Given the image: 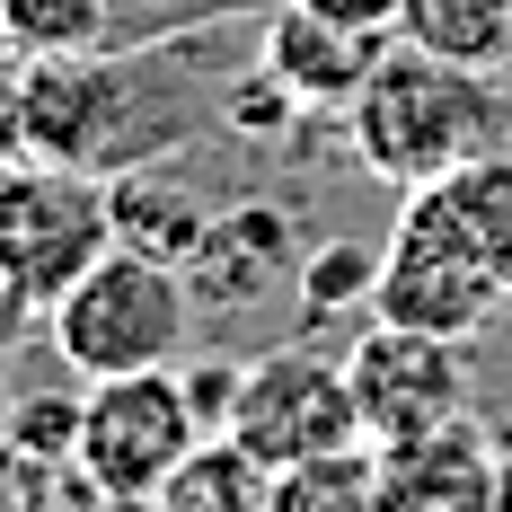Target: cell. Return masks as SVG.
<instances>
[{
	"mask_svg": "<svg viewBox=\"0 0 512 512\" xmlns=\"http://www.w3.org/2000/svg\"><path fill=\"white\" fill-rule=\"evenodd\" d=\"M512 292V151H486L407 186V212L380 248L371 318H407L433 336H477Z\"/></svg>",
	"mask_w": 512,
	"mask_h": 512,
	"instance_id": "obj_1",
	"label": "cell"
},
{
	"mask_svg": "<svg viewBox=\"0 0 512 512\" xmlns=\"http://www.w3.org/2000/svg\"><path fill=\"white\" fill-rule=\"evenodd\" d=\"M345 142L380 186H433L486 151H512V98L495 89V71L442 62L424 45H398L371 62L354 98H345Z\"/></svg>",
	"mask_w": 512,
	"mask_h": 512,
	"instance_id": "obj_2",
	"label": "cell"
},
{
	"mask_svg": "<svg viewBox=\"0 0 512 512\" xmlns=\"http://www.w3.org/2000/svg\"><path fill=\"white\" fill-rule=\"evenodd\" d=\"M45 336L71 380H115V371H159V362L186 354L195 336V292H186V265H159L142 248H115L45 309Z\"/></svg>",
	"mask_w": 512,
	"mask_h": 512,
	"instance_id": "obj_3",
	"label": "cell"
},
{
	"mask_svg": "<svg viewBox=\"0 0 512 512\" xmlns=\"http://www.w3.org/2000/svg\"><path fill=\"white\" fill-rule=\"evenodd\" d=\"M106 248H115L106 177L62 168V159L0 168V301L9 309H53Z\"/></svg>",
	"mask_w": 512,
	"mask_h": 512,
	"instance_id": "obj_4",
	"label": "cell"
},
{
	"mask_svg": "<svg viewBox=\"0 0 512 512\" xmlns=\"http://www.w3.org/2000/svg\"><path fill=\"white\" fill-rule=\"evenodd\" d=\"M204 442L195 398H186V371L159 362V371H115L80 389V442L71 468L98 486V495H159L177 460Z\"/></svg>",
	"mask_w": 512,
	"mask_h": 512,
	"instance_id": "obj_5",
	"label": "cell"
},
{
	"mask_svg": "<svg viewBox=\"0 0 512 512\" xmlns=\"http://www.w3.org/2000/svg\"><path fill=\"white\" fill-rule=\"evenodd\" d=\"M230 433H239L265 468H292V460H318V451L362 442V415H354V380H345V362L301 354V345L256 354L248 371H239Z\"/></svg>",
	"mask_w": 512,
	"mask_h": 512,
	"instance_id": "obj_6",
	"label": "cell"
},
{
	"mask_svg": "<svg viewBox=\"0 0 512 512\" xmlns=\"http://www.w3.org/2000/svg\"><path fill=\"white\" fill-rule=\"evenodd\" d=\"M345 380H354L362 442H407V433L468 415L460 336H433V327H407V318H371L345 354Z\"/></svg>",
	"mask_w": 512,
	"mask_h": 512,
	"instance_id": "obj_7",
	"label": "cell"
},
{
	"mask_svg": "<svg viewBox=\"0 0 512 512\" xmlns=\"http://www.w3.org/2000/svg\"><path fill=\"white\" fill-rule=\"evenodd\" d=\"M380 53H389V36L345 27V18H327V9H309V0H274V9L256 18V62H265L309 115H345V98L371 80Z\"/></svg>",
	"mask_w": 512,
	"mask_h": 512,
	"instance_id": "obj_8",
	"label": "cell"
},
{
	"mask_svg": "<svg viewBox=\"0 0 512 512\" xmlns=\"http://www.w3.org/2000/svg\"><path fill=\"white\" fill-rule=\"evenodd\" d=\"M380 460V512H495V442L451 415L433 433H407V442H371Z\"/></svg>",
	"mask_w": 512,
	"mask_h": 512,
	"instance_id": "obj_9",
	"label": "cell"
},
{
	"mask_svg": "<svg viewBox=\"0 0 512 512\" xmlns=\"http://www.w3.org/2000/svg\"><path fill=\"white\" fill-rule=\"evenodd\" d=\"M301 265V221L283 204H230L204 230V248L186 256V292L195 301H256L274 274Z\"/></svg>",
	"mask_w": 512,
	"mask_h": 512,
	"instance_id": "obj_10",
	"label": "cell"
},
{
	"mask_svg": "<svg viewBox=\"0 0 512 512\" xmlns=\"http://www.w3.org/2000/svg\"><path fill=\"white\" fill-rule=\"evenodd\" d=\"M106 212H115V239L142 248V256H159V265H186V256L204 248V230H212L204 195H195L186 177H168L159 159L115 168V177H106Z\"/></svg>",
	"mask_w": 512,
	"mask_h": 512,
	"instance_id": "obj_11",
	"label": "cell"
},
{
	"mask_svg": "<svg viewBox=\"0 0 512 512\" xmlns=\"http://www.w3.org/2000/svg\"><path fill=\"white\" fill-rule=\"evenodd\" d=\"M265 486H274V468L256 460L239 433H204L177 460V477L159 486V504L168 512H265Z\"/></svg>",
	"mask_w": 512,
	"mask_h": 512,
	"instance_id": "obj_12",
	"label": "cell"
},
{
	"mask_svg": "<svg viewBox=\"0 0 512 512\" xmlns=\"http://www.w3.org/2000/svg\"><path fill=\"white\" fill-rule=\"evenodd\" d=\"M398 36L442 53V62H468V71H504L512 62V0H407Z\"/></svg>",
	"mask_w": 512,
	"mask_h": 512,
	"instance_id": "obj_13",
	"label": "cell"
},
{
	"mask_svg": "<svg viewBox=\"0 0 512 512\" xmlns=\"http://www.w3.org/2000/svg\"><path fill=\"white\" fill-rule=\"evenodd\" d=\"M265 512H380V460H371V442H345V451L274 468Z\"/></svg>",
	"mask_w": 512,
	"mask_h": 512,
	"instance_id": "obj_14",
	"label": "cell"
},
{
	"mask_svg": "<svg viewBox=\"0 0 512 512\" xmlns=\"http://www.w3.org/2000/svg\"><path fill=\"white\" fill-rule=\"evenodd\" d=\"M274 0H106V53H142V45H177L230 18H265Z\"/></svg>",
	"mask_w": 512,
	"mask_h": 512,
	"instance_id": "obj_15",
	"label": "cell"
},
{
	"mask_svg": "<svg viewBox=\"0 0 512 512\" xmlns=\"http://www.w3.org/2000/svg\"><path fill=\"white\" fill-rule=\"evenodd\" d=\"M18 53H106V0H0Z\"/></svg>",
	"mask_w": 512,
	"mask_h": 512,
	"instance_id": "obj_16",
	"label": "cell"
},
{
	"mask_svg": "<svg viewBox=\"0 0 512 512\" xmlns=\"http://www.w3.org/2000/svg\"><path fill=\"white\" fill-rule=\"evenodd\" d=\"M371 292H380V248H362V239L301 248V301L309 309H371Z\"/></svg>",
	"mask_w": 512,
	"mask_h": 512,
	"instance_id": "obj_17",
	"label": "cell"
},
{
	"mask_svg": "<svg viewBox=\"0 0 512 512\" xmlns=\"http://www.w3.org/2000/svg\"><path fill=\"white\" fill-rule=\"evenodd\" d=\"M309 106L265 71V62H248L239 80H230V98H221V133H239V142H283V133H301Z\"/></svg>",
	"mask_w": 512,
	"mask_h": 512,
	"instance_id": "obj_18",
	"label": "cell"
},
{
	"mask_svg": "<svg viewBox=\"0 0 512 512\" xmlns=\"http://www.w3.org/2000/svg\"><path fill=\"white\" fill-rule=\"evenodd\" d=\"M9 442L36 451V460H71V442H80V389H71V398H27V407H9Z\"/></svg>",
	"mask_w": 512,
	"mask_h": 512,
	"instance_id": "obj_19",
	"label": "cell"
},
{
	"mask_svg": "<svg viewBox=\"0 0 512 512\" xmlns=\"http://www.w3.org/2000/svg\"><path fill=\"white\" fill-rule=\"evenodd\" d=\"M239 371H248V362H195V371H186V398H195V424H204V433H230Z\"/></svg>",
	"mask_w": 512,
	"mask_h": 512,
	"instance_id": "obj_20",
	"label": "cell"
},
{
	"mask_svg": "<svg viewBox=\"0 0 512 512\" xmlns=\"http://www.w3.org/2000/svg\"><path fill=\"white\" fill-rule=\"evenodd\" d=\"M309 9H327V18H345V27H371V36H398V9H407V0H309Z\"/></svg>",
	"mask_w": 512,
	"mask_h": 512,
	"instance_id": "obj_21",
	"label": "cell"
},
{
	"mask_svg": "<svg viewBox=\"0 0 512 512\" xmlns=\"http://www.w3.org/2000/svg\"><path fill=\"white\" fill-rule=\"evenodd\" d=\"M89 512H168V504H159V495H98Z\"/></svg>",
	"mask_w": 512,
	"mask_h": 512,
	"instance_id": "obj_22",
	"label": "cell"
},
{
	"mask_svg": "<svg viewBox=\"0 0 512 512\" xmlns=\"http://www.w3.org/2000/svg\"><path fill=\"white\" fill-rule=\"evenodd\" d=\"M495 512H512V451L495 460Z\"/></svg>",
	"mask_w": 512,
	"mask_h": 512,
	"instance_id": "obj_23",
	"label": "cell"
},
{
	"mask_svg": "<svg viewBox=\"0 0 512 512\" xmlns=\"http://www.w3.org/2000/svg\"><path fill=\"white\" fill-rule=\"evenodd\" d=\"M9 62H18V45H9V27H0V71H9Z\"/></svg>",
	"mask_w": 512,
	"mask_h": 512,
	"instance_id": "obj_24",
	"label": "cell"
},
{
	"mask_svg": "<svg viewBox=\"0 0 512 512\" xmlns=\"http://www.w3.org/2000/svg\"><path fill=\"white\" fill-rule=\"evenodd\" d=\"M0 389H9V336H0Z\"/></svg>",
	"mask_w": 512,
	"mask_h": 512,
	"instance_id": "obj_25",
	"label": "cell"
}]
</instances>
